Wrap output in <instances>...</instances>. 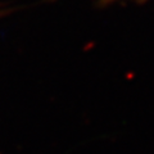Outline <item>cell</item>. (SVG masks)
<instances>
[{
    "instance_id": "obj_1",
    "label": "cell",
    "mask_w": 154,
    "mask_h": 154,
    "mask_svg": "<svg viewBox=\"0 0 154 154\" xmlns=\"http://www.w3.org/2000/svg\"><path fill=\"white\" fill-rule=\"evenodd\" d=\"M100 5H108V4H112L114 2H118V0H98Z\"/></svg>"
}]
</instances>
